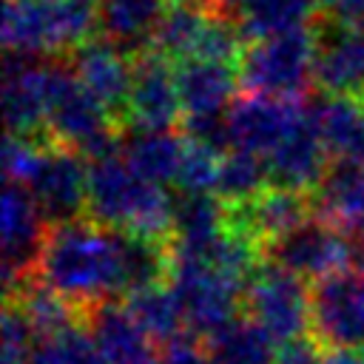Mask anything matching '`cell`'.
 Instances as JSON below:
<instances>
[{
  "label": "cell",
  "instance_id": "83f0119b",
  "mask_svg": "<svg viewBox=\"0 0 364 364\" xmlns=\"http://www.w3.org/2000/svg\"><path fill=\"white\" fill-rule=\"evenodd\" d=\"M122 304L134 316V321L159 347L165 341L176 338L179 333H185V316H182V307H179V301H176V296H173L168 282L131 290V293H125Z\"/></svg>",
  "mask_w": 364,
  "mask_h": 364
},
{
  "label": "cell",
  "instance_id": "44dd1931",
  "mask_svg": "<svg viewBox=\"0 0 364 364\" xmlns=\"http://www.w3.org/2000/svg\"><path fill=\"white\" fill-rule=\"evenodd\" d=\"M307 119L327 154L364 162V102L355 97L324 94L307 102Z\"/></svg>",
  "mask_w": 364,
  "mask_h": 364
},
{
  "label": "cell",
  "instance_id": "4dcf8cb0",
  "mask_svg": "<svg viewBox=\"0 0 364 364\" xmlns=\"http://www.w3.org/2000/svg\"><path fill=\"white\" fill-rule=\"evenodd\" d=\"M26 364H102L88 330L74 327L68 333L40 338Z\"/></svg>",
  "mask_w": 364,
  "mask_h": 364
},
{
  "label": "cell",
  "instance_id": "7402d4cb",
  "mask_svg": "<svg viewBox=\"0 0 364 364\" xmlns=\"http://www.w3.org/2000/svg\"><path fill=\"white\" fill-rule=\"evenodd\" d=\"M230 228V208L216 193H182L173 202L171 250L199 253Z\"/></svg>",
  "mask_w": 364,
  "mask_h": 364
},
{
  "label": "cell",
  "instance_id": "8d00e7d4",
  "mask_svg": "<svg viewBox=\"0 0 364 364\" xmlns=\"http://www.w3.org/2000/svg\"><path fill=\"white\" fill-rule=\"evenodd\" d=\"M321 11H327L330 17H336L338 23H344L350 28L364 31V0H333Z\"/></svg>",
  "mask_w": 364,
  "mask_h": 364
},
{
  "label": "cell",
  "instance_id": "cb8c5ba5",
  "mask_svg": "<svg viewBox=\"0 0 364 364\" xmlns=\"http://www.w3.org/2000/svg\"><path fill=\"white\" fill-rule=\"evenodd\" d=\"M219 14L208 0H168L159 23L151 31L148 48L171 60L173 65L191 60L208 20Z\"/></svg>",
  "mask_w": 364,
  "mask_h": 364
},
{
  "label": "cell",
  "instance_id": "ffe728a7",
  "mask_svg": "<svg viewBox=\"0 0 364 364\" xmlns=\"http://www.w3.org/2000/svg\"><path fill=\"white\" fill-rule=\"evenodd\" d=\"M176 91L182 102V117H210L225 114L239 97V74L233 65L210 60H182L173 65Z\"/></svg>",
  "mask_w": 364,
  "mask_h": 364
},
{
  "label": "cell",
  "instance_id": "74e56055",
  "mask_svg": "<svg viewBox=\"0 0 364 364\" xmlns=\"http://www.w3.org/2000/svg\"><path fill=\"white\" fill-rule=\"evenodd\" d=\"M321 364H364V353L358 350H327Z\"/></svg>",
  "mask_w": 364,
  "mask_h": 364
},
{
  "label": "cell",
  "instance_id": "ab89813d",
  "mask_svg": "<svg viewBox=\"0 0 364 364\" xmlns=\"http://www.w3.org/2000/svg\"><path fill=\"white\" fill-rule=\"evenodd\" d=\"M310 3H313V6H318V9H327L333 0H310Z\"/></svg>",
  "mask_w": 364,
  "mask_h": 364
},
{
  "label": "cell",
  "instance_id": "9a60e30c",
  "mask_svg": "<svg viewBox=\"0 0 364 364\" xmlns=\"http://www.w3.org/2000/svg\"><path fill=\"white\" fill-rule=\"evenodd\" d=\"M46 60L6 51L3 63V114L9 134L43 136L46 134Z\"/></svg>",
  "mask_w": 364,
  "mask_h": 364
},
{
  "label": "cell",
  "instance_id": "484cf974",
  "mask_svg": "<svg viewBox=\"0 0 364 364\" xmlns=\"http://www.w3.org/2000/svg\"><path fill=\"white\" fill-rule=\"evenodd\" d=\"M6 299H11L26 313V318L31 321L37 338H51V336L68 333V330L80 327L77 321L85 318V313L74 301H68L65 296H60L40 276L28 279L17 293H11Z\"/></svg>",
  "mask_w": 364,
  "mask_h": 364
},
{
  "label": "cell",
  "instance_id": "9c48e42d",
  "mask_svg": "<svg viewBox=\"0 0 364 364\" xmlns=\"http://www.w3.org/2000/svg\"><path fill=\"white\" fill-rule=\"evenodd\" d=\"M262 256L270 264L304 282L307 279L318 282L330 273L347 270V264L353 262V236L336 230L318 216H310L304 225L293 228L287 236L264 245Z\"/></svg>",
  "mask_w": 364,
  "mask_h": 364
},
{
  "label": "cell",
  "instance_id": "2e32d148",
  "mask_svg": "<svg viewBox=\"0 0 364 364\" xmlns=\"http://www.w3.org/2000/svg\"><path fill=\"white\" fill-rule=\"evenodd\" d=\"M310 216H313L310 193H296V191L270 185L256 199L230 208V228L247 236L250 242H256L259 247H264L287 236L293 228L304 225Z\"/></svg>",
  "mask_w": 364,
  "mask_h": 364
},
{
  "label": "cell",
  "instance_id": "8fae6325",
  "mask_svg": "<svg viewBox=\"0 0 364 364\" xmlns=\"http://www.w3.org/2000/svg\"><path fill=\"white\" fill-rule=\"evenodd\" d=\"M307 117L301 100H282L264 94H239L225 111L233 151H250L267 156L293 128Z\"/></svg>",
  "mask_w": 364,
  "mask_h": 364
},
{
  "label": "cell",
  "instance_id": "ac0fdd59",
  "mask_svg": "<svg viewBox=\"0 0 364 364\" xmlns=\"http://www.w3.org/2000/svg\"><path fill=\"white\" fill-rule=\"evenodd\" d=\"M313 216L347 236L364 233V162L333 159L324 179L310 193Z\"/></svg>",
  "mask_w": 364,
  "mask_h": 364
},
{
  "label": "cell",
  "instance_id": "5b68a950",
  "mask_svg": "<svg viewBox=\"0 0 364 364\" xmlns=\"http://www.w3.org/2000/svg\"><path fill=\"white\" fill-rule=\"evenodd\" d=\"M168 284L182 307L185 330H191L202 341L236 321L239 307H245L247 284L225 276L199 256L171 253Z\"/></svg>",
  "mask_w": 364,
  "mask_h": 364
},
{
  "label": "cell",
  "instance_id": "277c9868",
  "mask_svg": "<svg viewBox=\"0 0 364 364\" xmlns=\"http://www.w3.org/2000/svg\"><path fill=\"white\" fill-rule=\"evenodd\" d=\"M316 31L313 20L301 28L250 43L236 65L245 94L304 100L316 85Z\"/></svg>",
  "mask_w": 364,
  "mask_h": 364
},
{
  "label": "cell",
  "instance_id": "d590c367",
  "mask_svg": "<svg viewBox=\"0 0 364 364\" xmlns=\"http://www.w3.org/2000/svg\"><path fill=\"white\" fill-rule=\"evenodd\" d=\"M321 344L313 336L284 341L276 350V364H321Z\"/></svg>",
  "mask_w": 364,
  "mask_h": 364
},
{
  "label": "cell",
  "instance_id": "f546056e",
  "mask_svg": "<svg viewBox=\"0 0 364 364\" xmlns=\"http://www.w3.org/2000/svg\"><path fill=\"white\" fill-rule=\"evenodd\" d=\"M270 171L267 159L250 151H228L219 159V176H216V196L225 205H242L256 199L262 191H267Z\"/></svg>",
  "mask_w": 364,
  "mask_h": 364
},
{
  "label": "cell",
  "instance_id": "3957f363",
  "mask_svg": "<svg viewBox=\"0 0 364 364\" xmlns=\"http://www.w3.org/2000/svg\"><path fill=\"white\" fill-rule=\"evenodd\" d=\"M100 31V0H3V46L26 57H68Z\"/></svg>",
  "mask_w": 364,
  "mask_h": 364
},
{
  "label": "cell",
  "instance_id": "ba28073f",
  "mask_svg": "<svg viewBox=\"0 0 364 364\" xmlns=\"http://www.w3.org/2000/svg\"><path fill=\"white\" fill-rule=\"evenodd\" d=\"M310 336L330 350L364 347V273L347 267L313 282Z\"/></svg>",
  "mask_w": 364,
  "mask_h": 364
},
{
  "label": "cell",
  "instance_id": "4fadbf2b",
  "mask_svg": "<svg viewBox=\"0 0 364 364\" xmlns=\"http://www.w3.org/2000/svg\"><path fill=\"white\" fill-rule=\"evenodd\" d=\"M179 122H182V102L171 60H165L151 48L139 51L134 57L125 128L171 131Z\"/></svg>",
  "mask_w": 364,
  "mask_h": 364
},
{
  "label": "cell",
  "instance_id": "f35d334b",
  "mask_svg": "<svg viewBox=\"0 0 364 364\" xmlns=\"http://www.w3.org/2000/svg\"><path fill=\"white\" fill-rule=\"evenodd\" d=\"M353 264L358 273H364V233L353 236Z\"/></svg>",
  "mask_w": 364,
  "mask_h": 364
},
{
  "label": "cell",
  "instance_id": "8992f818",
  "mask_svg": "<svg viewBox=\"0 0 364 364\" xmlns=\"http://www.w3.org/2000/svg\"><path fill=\"white\" fill-rule=\"evenodd\" d=\"M51 225L46 222L37 199L26 185L6 182L0 202V239H3V284L6 296L17 293L37 276Z\"/></svg>",
  "mask_w": 364,
  "mask_h": 364
},
{
  "label": "cell",
  "instance_id": "7c38bea8",
  "mask_svg": "<svg viewBox=\"0 0 364 364\" xmlns=\"http://www.w3.org/2000/svg\"><path fill=\"white\" fill-rule=\"evenodd\" d=\"M316 85L324 94L355 97L364 102V31L350 28L330 17L327 11H316Z\"/></svg>",
  "mask_w": 364,
  "mask_h": 364
},
{
  "label": "cell",
  "instance_id": "d6986e66",
  "mask_svg": "<svg viewBox=\"0 0 364 364\" xmlns=\"http://www.w3.org/2000/svg\"><path fill=\"white\" fill-rule=\"evenodd\" d=\"M264 159H267V171H270V185L287 188L296 193H313L330 165L327 148L321 145V139L313 131L307 117Z\"/></svg>",
  "mask_w": 364,
  "mask_h": 364
},
{
  "label": "cell",
  "instance_id": "836d02e7",
  "mask_svg": "<svg viewBox=\"0 0 364 364\" xmlns=\"http://www.w3.org/2000/svg\"><path fill=\"white\" fill-rule=\"evenodd\" d=\"M0 330H3V364H26L40 338H37L31 321L26 318V313L11 299H6Z\"/></svg>",
  "mask_w": 364,
  "mask_h": 364
},
{
  "label": "cell",
  "instance_id": "e575fe53",
  "mask_svg": "<svg viewBox=\"0 0 364 364\" xmlns=\"http://www.w3.org/2000/svg\"><path fill=\"white\" fill-rule=\"evenodd\" d=\"M159 364H210V361L205 341L191 330H185L159 347Z\"/></svg>",
  "mask_w": 364,
  "mask_h": 364
},
{
  "label": "cell",
  "instance_id": "30bf717a",
  "mask_svg": "<svg viewBox=\"0 0 364 364\" xmlns=\"http://www.w3.org/2000/svg\"><path fill=\"white\" fill-rule=\"evenodd\" d=\"M26 188L37 199V205H40V210L51 228L85 219L88 165H85V156L80 151L57 145L48 139L43 162Z\"/></svg>",
  "mask_w": 364,
  "mask_h": 364
},
{
  "label": "cell",
  "instance_id": "4316f807",
  "mask_svg": "<svg viewBox=\"0 0 364 364\" xmlns=\"http://www.w3.org/2000/svg\"><path fill=\"white\" fill-rule=\"evenodd\" d=\"M316 17V6L310 0H245L236 23L242 31V40L259 43L293 28L307 26Z\"/></svg>",
  "mask_w": 364,
  "mask_h": 364
},
{
  "label": "cell",
  "instance_id": "e0dca14e",
  "mask_svg": "<svg viewBox=\"0 0 364 364\" xmlns=\"http://www.w3.org/2000/svg\"><path fill=\"white\" fill-rule=\"evenodd\" d=\"M85 321L102 364H159L156 341L134 321L122 301L108 299L88 307Z\"/></svg>",
  "mask_w": 364,
  "mask_h": 364
},
{
  "label": "cell",
  "instance_id": "5bb4252c",
  "mask_svg": "<svg viewBox=\"0 0 364 364\" xmlns=\"http://www.w3.org/2000/svg\"><path fill=\"white\" fill-rule=\"evenodd\" d=\"M68 65L80 85L114 117L119 128H125L128 114V94H131V74L134 57L114 46L105 37H94L68 54Z\"/></svg>",
  "mask_w": 364,
  "mask_h": 364
},
{
  "label": "cell",
  "instance_id": "6da1fadb",
  "mask_svg": "<svg viewBox=\"0 0 364 364\" xmlns=\"http://www.w3.org/2000/svg\"><path fill=\"white\" fill-rule=\"evenodd\" d=\"M37 276L82 313L100 301L125 296L119 233L91 219L51 228Z\"/></svg>",
  "mask_w": 364,
  "mask_h": 364
},
{
  "label": "cell",
  "instance_id": "7a4b0ae2",
  "mask_svg": "<svg viewBox=\"0 0 364 364\" xmlns=\"http://www.w3.org/2000/svg\"><path fill=\"white\" fill-rule=\"evenodd\" d=\"M85 213L102 228L171 242L173 199L162 185L134 173L122 151H111L88 162Z\"/></svg>",
  "mask_w": 364,
  "mask_h": 364
},
{
  "label": "cell",
  "instance_id": "52a82bcc",
  "mask_svg": "<svg viewBox=\"0 0 364 364\" xmlns=\"http://www.w3.org/2000/svg\"><path fill=\"white\" fill-rule=\"evenodd\" d=\"M245 310L273 341L284 344L310 336V290L304 279L276 267L259 264L245 290Z\"/></svg>",
  "mask_w": 364,
  "mask_h": 364
},
{
  "label": "cell",
  "instance_id": "d6a6232c",
  "mask_svg": "<svg viewBox=\"0 0 364 364\" xmlns=\"http://www.w3.org/2000/svg\"><path fill=\"white\" fill-rule=\"evenodd\" d=\"M46 145H48V139H43V136L9 134L6 145H3V173H6V182L28 185L34 179L40 162H43Z\"/></svg>",
  "mask_w": 364,
  "mask_h": 364
},
{
  "label": "cell",
  "instance_id": "603a6c76",
  "mask_svg": "<svg viewBox=\"0 0 364 364\" xmlns=\"http://www.w3.org/2000/svg\"><path fill=\"white\" fill-rule=\"evenodd\" d=\"M188 139L182 134L171 131H142V128H122V142L119 151L125 162L139 173L142 179L154 185H168L176 182L182 156H185Z\"/></svg>",
  "mask_w": 364,
  "mask_h": 364
},
{
  "label": "cell",
  "instance_id": "f1b7e54d",
  "mask_svg": "<svg viewBox=\"0 0 364 364\" xmlns=\"http://www.w3.org/2000/svg\"><path fill=\"white\" fill-rule=\"evenodd\" d=\"M210 364H276L273 338L253 321L236 318L225 330L205 338Z\"/></svg>",
  "mask_w": 364,
  "mask_h": 364
},
{
  "label": "cell",
  "instance_id": "d4e9b609",
  "mask_svg": "<svg viewBox=\"0 0 364 364\" xmlns=\"http://www.w3.org/2000/svg\"><path fill=\"white\" fill-rule=\"evenodd\" d=\"M168 0H100V34L136 57L148 48Z\"/></svg>",
  "mask_w": 364,
  "mask_h": 364
},
{
  "label": "cell",
  "instance_id": "1f68e13d",
  "mask_svg": "<svg viewBox=\"0 0 364 364\" xmlns=\"http://www.w3.org/2000/svg\"><path fill=\"white\" fill-rule=\"evenodd\" d=\"M185 136V134H182ZM219 154L196 145L188 139L185 156L176 173V185L182 193H216V176H219Z\"/></svg>",
  "mask_w": 364,
  "mask_h": 364
}]
</instances>
